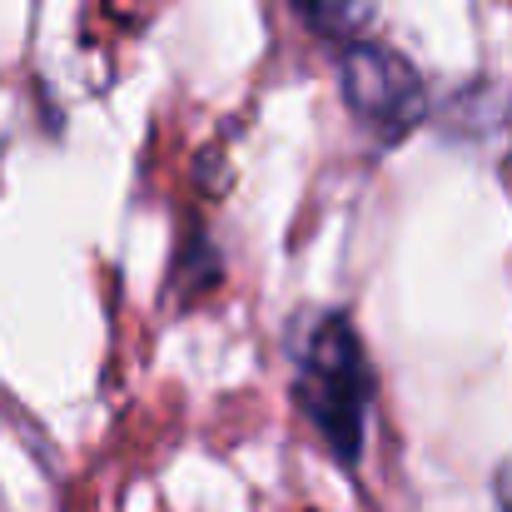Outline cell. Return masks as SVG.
<instances>
[{
	"instance_id": "obj_1",
	"label": "cell",
	"mask_w": 512,
	"mask_h": 512,
	"mask_svg": "<svg viewBox=\"0 0 512 512\" xmlns=\"http://www.w3.org/2000/svg\"><path fill=\"white\" fill-rule=\"evenodd\" d=\"M299 398H304V413H309L314 433L324 438V448L343 468L358 463L373 383H368L363 343L348 329V319H319L309 329L304 358H299Z\"/></svg>"
},
{
	"instance_id": "obj_2",
	"label": "cell",
	"mask_w": 512,
	"mask_h": 512,
	"mask_svg": "<svg viewBox=\"0 0 512 512\" xmlns=\"http://www.w3.org/2000/svg\"><path fill=\"white\" fill-rule=\"evenodd\" d=\"M343 100L368 130L408 135L423 115V80L388 45H348V55H343Z\"/></svg>"
},
{
	"instance_id": "obj_3",
	"label": "cell",
	"mask_w": 512,
	"mask_h": 512,
	"mask_svg": "<svg viewBox=\"0 0 512 512\" xmlns=\"http://www.w3.org/2000/svg\"><path fill=\"white\" fill-rule=\"evenodd\" d=\"M503 512H512V468L503 473Z\"/></svg>"
}]
</instances>
